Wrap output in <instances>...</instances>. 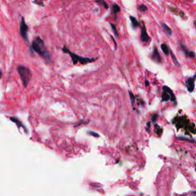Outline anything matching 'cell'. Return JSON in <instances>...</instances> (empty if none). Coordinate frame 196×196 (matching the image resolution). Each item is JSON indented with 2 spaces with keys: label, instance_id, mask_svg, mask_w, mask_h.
<instances>
[{
  "label": "cell",
  "instance_id": "6da1fadb",
  "mask_svg": "<svg viewBox=\"0 0 196 196\" xmlns=\"http://www.w3.org/2000/svg\"><path fill=\"white\" fill-rule=\"evenodd\" d=\"M32 47L33 51L37 52L41 57H44L47 62H49L51 61V56H50L49 52H48V50L45 45V43L40 37H37L34 40Z\"/></svg>",
  "mask_w": 196,
  "mask_h": 196
},
{
  "label": "cell",
  "instance_id": "7a4b0ae2",
  "mask_svg": "<svg viewBox=\"0 0 196 196\" xmlns=\"http://www.w3.org/2000/svg\"><path fill=\"white\" fill-rule=\"evenodd\" d=\"M62 51H63L64 53L68 54L71 56L74 64H77V62H80V63L82 64H85L87 63H91V62H94L95 60H97V58H88V57H81V56L77 55L76 54L72 53L71 52H70L69 49H67V48H65V47H64V48H62Z\"/></svg>",
  "mask_w": 196,
  "mask_h": 196
},
{
  "label": "cell",
  "instance_id": "3957f363",
  "mask_svg": "<svg viewBox=\"0 0 196 196\" xmlns=\"http://www.w3.org/2000/svg\"><path fill=\"white\" fill-rule=\"evenodd\" d=\"M17 71L18 72V74L20 76V78L22 80V83L25 87L28 86L30 80L32 78V73L31 71L28 69V67H25V66L19 65L17 67Z\"/></svg>",
  "mask_w": 196,
  "mask_h": 196
},
{
  "label": "cell",
  "instance_id": "277c9868",
  "mask_svg": "<svg viewBox=\"0 0 196 196\" xmlns=\"http://www.w3.org/2000/svg\"><path fill=\"white\" fill-rule=\"evenodd\" d=\"M163 95H162V100L163 102H166L168 101V100H171L172 102H175V101L176 100V98H175V96L173 93L172 90L168 87L167 86H164L163 87Z\"/></svg>",
  "mask_w": 196,
  "mask_h": 196
},
{
  "label": "cell",
  "instance_id": "5b68a950",
  "mask_svg": "<svg viewBox=\"0 0 196 196\" xmlns=\"http://www.w3.org/2000/svg\"><path fill=\"white\" fill-rule=\"evenodd\" d=\"M28 27L25 23L24 18H22L21 24H20V34H21L22 38L26 42H28Z\"/></svg>",
  "mask_w": 196,
  "mask_h": 196
},
{
  "label": "cell",
  "instance_id": "8992f818",
  "mask_svg": "<svg viewBox=\"0 0 196 196\" xmlns=\"http://www.w3.org/2000/svg\"><path fill=\"white\" fill-rule=\"evenodd\" d=\"M140 39L144 43H146V42H148L149 41V36L148 33H147V31L146 29V27H145L144 24L143 25V27H142V29H141Z\"/></svg>",
  "mask_w": 196,
  "mask_h": 196
},
{
  "label": "cell",
  "instance_id": "52a82bcc",
  "mask_svg": "<svg viewBox=\"0 0 196 196\" xmlns=\"http://www.w3.org/2000/svg\"><path fill=\"white\" fill-rule=\"evenodd\" d=\"M196 75L193 77H189L186 81V85L188 91L189 92H192L195 89V81Z\"/></svg>",
  "mask_w": 196,
  "mask_h": 196
},
{
  "label": "cell",
  "instance_id": "ba28073f",
  "mask_svg": "<svg viewBox=\"0 0 196 196\" xmlns=\"http://www.w3.org/2000/svg\"><path fill=\"white\" fill-rule=\"evenodd\" d=\"M10 120H11L12 122H14V123H16V126H17V127H18V129H20L21 127H22V128H23V129L25 131L26 133H28V129H27V128L25 127L24 125L22 124V123L19 120H18L17 118H16V117H10Z\"/></svg>",
  "mask_w": 196,
  "mask_h": 196
},
{
  "label": "cell",
  "instance_id": "9c48e42d",
  "mask_svg": "<svg viewBox=\"0 0 196 196\" xmlns=\"http://www.w3.org/2000/svg\"><path fill=\"white\" fill-rule=\"evenodd\" d=\"M153 58L158 63H160L162 62V59H161L160 54L158 53V49H157L156 47H154V50H153Z\"/></svg>",
  "mask_w": 196,
  "mask_h": 196
},
{
  "label": "cell",
  "instance_id": "30bf717a",
  "mask_svg": "<svg viewBox=\"0 0 196 196\" xmlns=\"http://www.w3.org/2000/svg\"><path fill=\"white\" fill-rule=\"evenodd\" d=\"M161 25H162V28H163V31H164V32L168 36H171L172 35V30H171V28L168 27V25H167L166 23H164V22H162L161 23Z\"/></svg>",
  "mask_w": 196,
  "mask_h": 196
},
{
  "label": "cell",
  "instance_id": "8fae6325",
  "mask_svg": "<svg viewBox=\"0 0 196 196\" xmlns=\"http://www.w3.org/2000/svg\"><path fill=\"white\" fill-rule=\"evenodd\" d=\"M129 18H130L131 23H132V25H133V28H137V27H139V22L137 21V18H135V17H133V16H130Z\"/></svg>",
  "mask_w": 196,
  "mask_h": 196
},
{
  "label": "cell",
  "instance_id": "7c38bea8",
  "mask_svg": "<svg viewBox=\"0 0 196 196\" xmlns=\"http://www.w3.org/2000/svg\"><path fill=\"white\" fill-rule=\"evenodd\" d=\"M181 47H182V51H183V52H185V54H186V56H188V57H195L194 52H188V50L185 48L183 45H181Z\"/></svg>",
  "mask_w": 196,
  "mask_h": 196
},
{
  "label": "cell",
  "instance_id": "4fadbf2b",
  "mask_svg": "<svg viewBox=\"0 0 196 196\" xmlns=\"http://www.w3.org/2000/svg\"><path fill=\"white\" fill-rule=\"evenodd\" d=\"M161 48H162L163 53H164L165 54L168 55V54H170V50H169V48H168V47L167 46L166 44H163V45H161Z\"/></svg>",
  "mask_w": 196,
  "mask_h": 196
},
{
  "label": "cell",
  "instance_id": "5bb4252c",
  "mask_svg": "<svg viewBox=\"0 0 196 196\" xmlns=\"http://www.w3.org/2000/svg\"><path fill=\"white\" fill-rule=\"evenodd\" d=\"M170 54H171V57H172V60H173V62H174L176 66H179V63H178V60H177V58L175 57V54H173V52H172V51H170Z\"/></svg>",
  "mask_w": 196,
  "mask_h": 196
},
{
  "label": "cell",
  "instance_id": "9a60e30c",
  "mask_svg": "<svg viewBox=\"0 0 196 196\" xmlns=\"http://www.w3.org/2000/svg\"><path fill=\"white\" fill-rule=\"evenodd\" d=\"M120 11V6L117 4H114L113 6V12L114 13H117V12H119Z\"/></svg>",
  "mask_w": 196,
  "mask_h": 196
},
{
  "label": "cell",
  "instance_id": "2e32d148",
  "mask_svg": "<svg viewBox=\"0 0 196 196\" xmlns=\"http://www.w3.org/2000/svg\"><path fill=\"white\" fill-rule=\"evenodd\" d=\"M178 139H181V140H185V141H187V142H190V143H196V140H195V139H188V138H185V137H178Z\"/></svg>",
  "mask_w": 196,
  "mask_h": 196
},
{
  "label": "cell",
  "instance_id": "e0dca14e",
  "mask_svg": "<svg viewBox=\"0 0 196 196\" xmlns=\"http://www.w3.org/2000/svg\"><path fill=\"white\" fill-rule=\"evenodd\" d=\"M96 2H98V3H101L103 6H105L106 8H108V5L107 4V2L104 0H96Z\"/></svg>",
  "mask_w": 196,
  "mask_h": 196
},
{
  "label": "cell",
  "instance_id": "ac0fdd59",
  "mask_svg": "<svg viewBox=\"0 0 196 196\" xmlns=\"http://www.w3.org/2000/svg\"><path fill=\"white\" fill-rule=\"evenodd\" d=\"M129 97H130L131 103H132V105L133 106V104H134V100H135L134 95H133V93H132L131 91H129Z\"/></svg>",
  "mask_w": 196,
  "mask_h": 196
},
{
  "label": "cell",
  "instance_id": "d6986e66",
  "mask_svg": "<svg viewBox=\"0 0 196 196\" xmlns=\"http://www.w3.org/2000/svg\"><path fill=\"white\" fill-rule=\"evenodd\" d=\"M110 26L112 27V29H113V32H114L115 35H117V36L119 35H118V32H117V28H116V26H115L113 24H110Z\"/></svg>",
  "mask_w": 196,
  "mask_h": 196
},
{
  "label": "cell",
  "instance_id": "ffe728a7",
  "mask_svg": "<svg viewBox=\"0 0 196 196\" xmlns=\"http://www.w3.org/2000/svg\"><path fill=\"white\" fill-rule=\"evenodd\" d=\"M139 10H140L141 12H145V11H146L147 10V7L145 5H141L139 6Z\"/></svg>",
  "mask_w": 196,
  "mask_h": 196
},
{
  "label": "cell",
  "instance_id": "44dd1931",
  "mask_svg": "<svg viewBox=\"0 0 196 196\" xmlns=\"http://www.w3.org/2000/svg\"><path fill=\"white\" fill-rule=\"evenodd\" d=\"M88 133H89V134H91L92 136H93V137H99V135L97 134V133H93V132H91V131H89V132H88Z\"/></svg>",
  "mask_w": 196,
  "mask_h": 196
},
{
  "label": "cell",
  "instance_id": "7402d4cb",
  "mask_svg": "<svg viewBox=\"0 0 196 196\" xmlns=\"http://www.w3.org/2000/svg\"><path fill=\"white\" fill-rule=\"evenodd\" d=\"M157 118H158V116H157V115H153V122H156V120H157Z\"/></svg>",
  "mask_w": 196,
  "mask_h": 196
},
{
  "label": "cell",
  "instance_id": "603a6c76",
  "mask_svg": "<svg viewBox=\"0 0 196 196\" xmlns=\"http://www.w3.org/2000/svg\"><path fill=\"white\" fill-rule=\"evenodd\" d=\"M111 37V38H112V40H113V43H114V45H115V48H116V49H117V43H116V42H115V40H114V38H113V37H112V36H110Z\"/></svg>",
  "mask_w": 196,
  "mask_h": 196
},
{
  "label": "cell",
  "instance_id": "cb8c5ba5",
  "mask_svg": "<svg viewBox=\"0 0 196 196\" xmlns=\"http://www.w3.org/2000/svg\"><path fill=\"white\" fill-rule=\"evenodd\" d=\"M145 83H146V85H149V82L147 81H146V82H145Z\"/></svg>",
  "mask_w": 196,
  "mask_h": 196
}]
</instances>
